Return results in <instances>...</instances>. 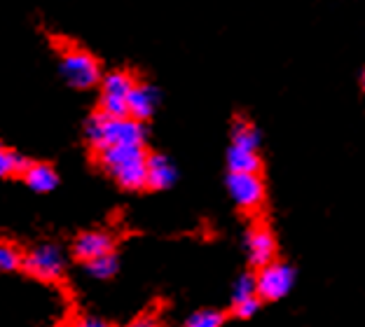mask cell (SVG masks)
I'll use <instances>...</instances> for the list:
<instances>
[{
  "label": "cell",
  "mask_w": 365,
  "mask_h": 327,
  "mask_svg": "<svg viewBox=\"0 0 365 327\" xmlns=\"http://www.w3.org/2000/svg\"><path fill=\"white\" fill-rule=\"evenodd\" d=\"M98 113H103L106 117L110 120H127L129 110H127V98H120V96H103L98 100Z\"/></svg>",
  "instance_id": "20"
},
{
  "label": "cell",
  "mask_w": 365,
  "mask_h": 327,
  "mask_svg": "<svg viewBox=\"0 0 365 327\" xmlns=\"http://www.w3.org/2000/svg\"><path fill=\"white\" fill-rule=\"evenodd\" d=\"M61 78L76 89H89L101 82V66L87 49L66 47L59 58Z\"/></svg>",
  "instance_id": "2"
},
{
  "label": "cell",
  "mask_w": 365,
  "mask_h": 327,
  "mask_svg": "<svg viewBox=\"0 0 365 327\" xmlns=\"http://www.w3.org/2000/svg\"><path fill=\"white\" fill-rule=\"evenodd\" d=\"M258 297V285H255V274H242L232 285V304L244 299Z\"/></svg>",
  "instance_id": "19"
},
{
  "label": "cell",
  "mask_w": 365,
  "mask_h": 327,
  "mask_svg": "<svg viewBox=\"0 0 365 327\" xmlns=\"http://www.w3.org/2000/svg\"><path fill=\"white\" fill-rule=\"evenodd\" d=\"M260 131L255 129V124L246 122V120H235V127H232V142L230 145L235 147H242V150H253L258 152L260 147Z\"/></svg>",
  "instance_id": "14"
},
{
  "label": "cell",
  "mask_w": 365,
  "mask_h": 327,
  "mask_svg": "<svg viewBox=\"0 0 365 327\" xmlns=\"http://www.w3.org/2000/svg\"><path fill=\"white\" fill-rule=\"evenodd\" d=\"M244 248H246V255H248V262L253 266H262L272 264L277 259V239L267 227H251L246 232V239H244Z\"/></svg>",
  "instance_id": "6"
},
{
  "label": "cell",
  "mask_w": 365,
  "mask_h": 327,
  "mask_svg": "<svg viewBox=\"0 0 365 327\" xmlns=\"http://www.w3.org/2000/svg\"><path fill=\"white\" fill-rule=\"evenodd\" d=\"M136 87V80L131 78L129 73L124 71H113L108 73L106 78L101 80V94L103 96H120V98H127L129 91Z\"/></svg>",
  "instance_id": "15"
},
{
  "label": "cell",
  "mask_w": 365,
  "mask_h": 327,
  "mask_svg": "<svg viewBox=\"0 0 365 327\" xmlns=\"http://www.w3.org/2000/svg\"><path fill=\"white\" fill-rule=\"evenodd\" d=\"M115 248V239L113 234L108 232H85L73 241V257L80 259L82 264L91 262V259H98L103 255H110Z\"/></svg>",
  "instance_id": "7"
},
{
  "label": "cell",
  "mask_w": 365,
  "mask_h": 327,
  "mask_svg": "<svg viewBox=\"0 0 365 327\" xmlns=\"http://www.w3.org/2000/svg\"><path fill=\"white\" fill-rule=\"evenodd\" d=\"M160 103V91H157L153 85H138L129 91L127 96V110L131 120H136L143 124L145 120H150L155 115V108Z\"/></svg>",
  "instance_id": "8"
},
{
  "label": "cell",
  "mask_w": 365,
  "mask_h": 327,
  "mask_svg": "<svg viewBox=\"0 0 365 327\" xmlns=\"http://www.w3.org/2000/svg\"><path fill=\"white\" fill-rule=\"evenodd\" d=\"M145 169H148V187L150 190H169L178 178L176 166L164 155H148Z\"/></svg>",
  "instance_id": "10"
},
{
  "label": "cell",
  "mask_w": 365,
  "mask_h": 327,
  "mask_svg": "<svg viewBox=\"0 0 365 327\" xmlns=\"http://www.w3.org/2000/svg\"><path fill=\"white\" fill-rule=\"evenodd\" d=\"M120 269V259L115 253L110 255H103V257H98V259H91V262L85 264V271L89 279H94V281H108V279H113L115 274H118Z\"/></svg>",
  "instance_id": "16"
},
{
  "label": "cell",
  "mask_w": 365,
  "mask_h": 327,
  "mask_svg": "<svg viewBox=\"0 0 365 327\" xmlns=\"http://www.w3.org/2000/svg\"><path fill=\"white\" fill-rule=\"evenodd\" d=\"M21 259H24V253L12 243H5L0 241V271H16L21 269Z\"/></svg>",
  "instance_id": "21"
},
{
  "label": "cell",
  "mask_w": 365,
  "mask_h": 327,
  "mask_svg": "<svg viewBox=\"0 0 365 327\" xmlns=\"http://www.w3.org/2000/svg\"><path fill=\"white\" fill-rule=\"evenodd\" d=\"M361 87H363V91H365V71L361 73Z\"/></svg>",
  "instance_id": "25"
},
{
  "label": "cell",
  "mask_w": 365,
  "mask_h": 327,
  "mask_svg": "<svg viewBox=\"0 0 365 327\" xmlns=\"http://www.w3.org/2000/svg\"><path fill=\"white\" fill-rule=\"evenodd\" d=\"M255 285H258L260 301H279L293 290L295 269L286 262L274 259L272 264L262 266V269L255 274Z\"/></svg>",
  "instance_id": "4"
},
{
  "label": "cell",
  "mask_w": 365,
  "mask_h": 327,
  "mask_svg": "<svg viewBox=\"0 0 365 327\" xmlns=\"http://www.w3.org/2000/svg\"><path fill=\"white\" fill-rule=\"evenodd\" d=\"M129 327H160V323H157V318L150 316V313H145V316H140L136 318L134 323H131Z\"/></svg>",
  "instance_id": "24"
},
{
  "label": "cell",
  "mask_w": 365,
  "mask_h": 327,
  "mask_svg": "<svg viewBox=\"0 0 365 327\" xmlns=\"http://www.w3.org/2000/svg\"><path fill=\"white\" fill-rule=\"evenodd\" d=\"M225 325V313L218 308H204V311H195L192 316H187V321L182 323V327H222Z\"/></svg>",
  "instance_id": "18"
},
{
  "label": "cell",
  "mask_w": 365,
  "mask_h": 327,
  "mask_svg": "<svg viewBox=\"0 0 365 327\" xmlns=\"http://www.w3.org/2000/svg\"><path fill=\"white\" fill-rule=\"evenodd\" d=\"M227 192L232 201L244 208V211H255L264 201V182L260 175L251 173H230L227 175Z\"/></svg>",
  "instance_id": "5"
},
{
  "label": "cell",
  "mask_w": 365,
  "mask_h": 327,
  "mask_svg": "<svg viewBox=\"0 0 365 327\" xmlns=\"http://www.w3.org/2000/svg\"><path fill=\"white\" fill-rule=\"evenodd\" d=\"M260 306H262L260 297H251V299H244V301H237V304H232V313L246 321V318H253L255 313H258Z\"/></svg>",
  "instance_id": "22"
},
{
  "label": "cell",
  "mask_w": 365,
  "mask_h": 327,
  "mask_svg": "<svg viewBox=\"0 0 365 327\" xmlns=\"http://www.w3.org/2000/svg\"><path fill=\"white\" fill-rule=\"evenodd\" d=\"M96 159L108 173H113L122 169V166L145 162L148 152H145V147H136V145H113L103 150V152H96Z\"/></svg>",
  "instance_id": "9"
},
{
  "label": "cell",
  "mask_w": 365,
  "mask_h": 327,
  "mask_svg": "<svg viewBox=\"0 0 365 327\" xmlns=\"http://www.w3.org/2000/svg\"><path fill=\"white\" fill-rule=\"evenodd\" d=\"M33 162H29L24 155L10 152V150L0 147V178H12V175H24L29 171V166Z\"/></svg>",
  "instance_id": "17"
},
{
  "label": "cell",
  "mask_w": 365,
  "mask_h": 327,
  "mask_svg": "<svg viewBox=\"0 0 365 327\" xmlns=\"http://www.w3.org/2000/svg\"><path fill=\"white\" fill-rule=\"evenodd\" d=\"M73 327H113V325L101 321V318H80V321Z\"/></svg>",
  "instance_id": "23"
},
{
  "label": "cell",
  "mask_w": 365,
  "mask_h": 327,
  "mask_svg": "<svg viewBox=\"0 0 365 327\" xmlns=\"http://www.w3.org/2000/svg\"><path fill=\"white\" fill-rule=\"evenodd\" d=\"M227 166H230V173L260 175L262 162H260V155L253 152V150H242V147L230 145V150H227Z\"/></svg>",
  "instance_id": "12"
},
{
  "label": "cell",
  "mask_w": 365,
  "mask_h": 327,
  "mask_svg": "<svg viewBox=\"0 0 365 327\" xmlns=\"http://www.w3.org/2000/svg\"><path fill=\"white\" fill-rule=\"evenodd\" d=\"M85 136L96 152H103V150L113 145L145 147L148 129L145 124L131 120V117H127V120H110V117L96 110L85 124Z\"/></svg>",
  "instance_id": "1"
},
{
  "label": "cell",
  "mask_w": 365,
  "mask_h": 327,
  "mask_svg": "<svg viewBox=\"0 0 365 327\" xmlns=\"http://www.w3.org/2000/svg\"><path fill=\"white\" fill-rule=\"evenodd\" d=\"M21 269L38 281H59L66 274V255L56 243H38L29 253H24Z\"/></svg>",
  "instance_id": "3"
},
{
  "label": "cell",
  "mask_w": 365,
  "mask_h": 327,
  "mask_svg": "<svg viewBox=\"0 0 365 327\" xmlns=\"http://www.w3.org/2000/svg\"><path fill=\"white\" fill-rule=\"evenodd\" d=\"M118 185L124 190H145L148 187V169H145V162H138V164H129V166H122V169L113 171L110 173Z\"/></svg>",
  "instance_id": "13"
},
{
  "label": "cell",
  "mask_w": 365,
  "mask_h": 327,
  "mask_svg": "<svg viewBox=\"0 0 365 327\" xmlns=\"http://www.w3.org/2000/svg\"><path fill=\"white\" fill-rule=\"evenodd\" d=\"M24 180L38 194H47V192H54L59 187V175H56V171L49 164H40V162L29 166V171L24 173Z\"/></svg>",
  "instance_id": "11"
}]
</instances>
